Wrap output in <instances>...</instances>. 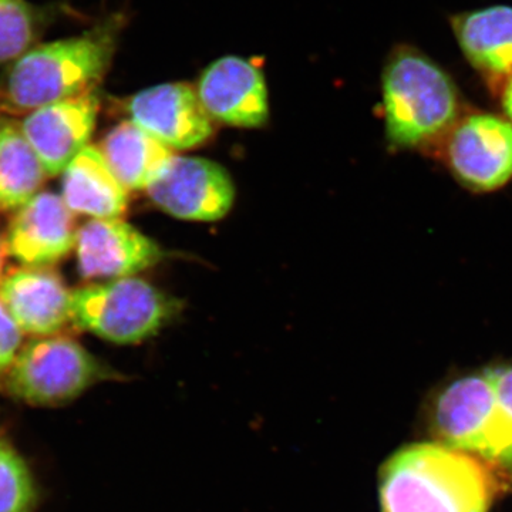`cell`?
Segmentation results:
<instances>
[{
    "instance_id": "4fadbf2b",
    "label": "cell",
    "mask_w": 512,
    "mask_h": 512,
    "mask_svg": "<svg viewBox=\"0 0 512 512\" xmlns=\"http://www.w3.org/2000/svg\"><path fill=\"white\" fill-rule=\"evenodd\" d=\"M70 298L62 279L43 269H18L0 284V302L23 332L52 336L70 318Z\"/></svg>"
},
{
    "instance_id": "e0dca14e",
    "label": "cell",
    "mask_w": 512,
    "mask_h": 512,
    "mask_svg": "<svg viewBox=\"0 0 512 512\" xmlns=\"http://www.w3.org/2000/svg\"><path fill=\"white\" fill-rule=\"evenodd\" d=\"M46 174L22 127L0 128V207L22 208L35 197Z\"/></svg>"
},
{
    "instance_id": "277c9868",
    "label": "cell",
    "mask_w": 512,
    "mask_h": 512,
    "mask_svg": "<svg viewBox=\"0 0 512 512\" xmlns=\"http://www.w3.org/2000/svg\"><path fill=\"white\" fill-rule=\"evenodd\" d=\"M180 305L144 279H113L77 289L70 298V318L79 328L117 345H134L171 322Z\"/></svg>"
},
{
    "instance_id": "5b68a950",
    "label": "cell",
    "mask_w": 512,
    "mask_h": 512,
    "mask_svg": "<svg viewBox=\"0 0 512 512\" xmlns=\"http://www.w3.org/2000/svg\"><path fill=\"white\" fill-rule=\"evenodd\" d=\"M114 373L69 338L33 340L9 367L6 389L33 406H60Z\"/></svg>"
},
{
    "instance_id": "5bb4252c",
    "label": "cell",
    "mask_w": 512,
    "mask_h": 512,
    "mask_svg": "<svg viewBox=\"0 0 512 512\" xmlns=\"http://www.w3.org/2000/svg\"><path fill=\"white\" fill-rule=\"evenodd\" d=\"M451 26L468 63L485 79L503 84L512 76V6L460 13Z\"/></svg>"
},
{
    "instance_id": "52a82bcc",
    "label": "cell",
    "mask_w": 512,
    "mask_h": 512,
    "mask_svg": "<svg viewBox=\"0 0 512 512\" xmlns=\"http://www.w3.org/2000/svg\"><path fill=\"white\" fill-rule=\"evenodd\" d=\"M147 191L157 207L185 221L221 220L235 201L228 171L200 157L175 156Z\"/></svg>"
},
{
    "instance_id": "6da1fadb",
    "label": "cell",
    "mask_w": 512,
    "mask_h": 512,
    "mask_svg": "<svg viewBox=\"0 0 512 512\" xmlns=\"http://www.w3.org/2000/svg\"><path fill=\"white\" fill-rule=\"evenodd\" d=\"M510 477L480 457L420 441L397 448L377 474L380 512H490Z\"/></svg>"
},
{
    "instance_id": "8fae6325",
    "label": "cell",
    "mask_w": 512,
    "mask_h": 512,
    "mask_svg": "<svg viewBox=\"0 0 512 512\" xmlns=\"http://www.w3.org/2000/svg\"><path fill=\"white\" fill-rule=\"evenodd\" d=\"M99 101L87 93L32 111L22 130L42 161L46 173L66 170L80 151L89 146L96 126Z\"/></svg>"
},
{
    "instance_id": "9a60e30c",
    "label": "cell",
    "mask_w": 512,
    "mask_h": 512,
    "mask_svg": "<svg viewBox=\"0 0 512 512\" xmlns=\"http://www.w3.org/2000/svg\"><path fill=\"white\" fill-rule=\"evenodd\" d=\"M62 198L73 214L89 215L94 220L120 218L128 204L126 188L101 151L90 146L64 170Z\"/></svg>"
},
{
    "instance_id": "7402d4cb",
    "label": "cell",
    "mask_w": 512,
    "mask_h": 512,
    "mask_svg": "<svg viewBox=\"0 0 512 512\" xmlns=\"http://www.w3.org/2000/svg\"><path fill=\"white\" fill-rule=\"evenodd\" d=\"M501 107L504 117L512 123V76L501 84Z\"/></svg>"
},
{
    "instance_id": "603a6c76",
    "label": "cell",
    "mask_w": 512,
    "mask_h": 512,
    "mask_svg": "<svg viewBox=\"0 0 512 512\" xmlns=\"http://www.w3.org/2000/svg\"><path fill=\"white\" fill-rule=\"evenodd\" d=\"M3 261H5V249H3L2 242H0V274H2Z\"/></svg>"
},
{
    "instance_id": "ba28073f",
    "label": "cell",
    "mask_w": 512,
    "mask_h": 512,
    "mask_svg": "<svg viewBox=\"0 0 512 512\" xmlns=\"http://www.w3.org/2000/svg\"><path fill=\"white\" fill-rule=\"evenodd\" d=\"M131 121L175 150H190L214 133L210 114L190 84L165 83L136 94L128 103Z\"/></svg>"
},
{
    "instance_id": "8992f818",
    "label": "cell",
    "mask_w": 512,
    "mask_h": 512,
    "mask_svg": "<svg viewBox=\"0 0 512 512\" xmlns=\"http://www.w3.org/2000/svg\"><path fill=\"white\" fill-rule=\"evenodd\" d=\"M439 148L447 170L468 191L488 194L512 180V123L505 117L464 113Z\"/></svg>"
},
{
    "instance_id": "d6986e66",
    "label": "cell",
    "mask_w": 512,
    "mask_h": 512,
    "mask_svg": "<svg viewBox=\"0 0 512 512\" xmlns=\"http://www.w3.org/2000/svg\"><path fill=\"white\" fill-rule=\"evenodd\" d=\"M42 20L28 0H0V66L32 50Z\"/></svg>"
},
{
    "instance_id": "7a4b0ae2",
    "label": "cell",
    "mask_w": 512,
    "mask_h": 512,
    "mask_svg": "<svg viewBox=\"0 0 512 512\" xmlns=\"http://www.w3.org/2000/svg\"><path fill=\"white\" fill-rule=\"evenodd\" d=\"M382 90L387 140L400 150L439 148L464 114L450 74L413 47L390 57Z\"/></svg>"
},
{
    "instance_id": "3957f363",
    "label": "cell",
    "mask_w": 512,
    "mask_h": 512,
    "mask_svg": "<svg viewBox=\"0 0 512 512\" xmlns=\"http://www.w3.org/2000/svg\"><path fill=\"white\" fill-rule=\"evenodd\" d=\"M113 49V35L96 30L29 50L3 77L0 106L32 113L90 93L109 67Z\"/></svg>"
},
{
    "instance_id": "ffe728a7",
    "label": "cell",
    "mask_w": 512,
    "mask_h": 512,
    "mask_svg": "<svg viewBox=\"0 0 512 512\" xmlns=\"http://www.w3.org/2000/svg\"><path fill=\"white\" fill-rule=\"evenodd\" d=\"M37 491L23 458L0 440V512H33Z\"/></svg>"
},
{
    "instance_id": "44dd1931",
    "label": "cell",
    "mask_w": 512,
    "mask_h": 512,
    "mask_svg": "<svg viewBox=\"0 0 512 512\" xmlns=\"http://www.w3.org/2000/svg\"><path fill=\"white\" fill-rule=\"evenodd\" d=\"M22 343V329L0 302V373L6 372L15 362Z\"/></svg>"
},
{
    "instance_id": "7c38bea8",
    "label": "cell",
    "mask_w": 512,
    "mask_h": 512,
    "mask_svg": "<svg viewBox=\"0 0 512 512\" xmlns=\"http://www.w3.org/2000/svg\"><path fill=\"white\" fill-rule=\"evenodd\" d=\"M73 212L62 197L40 192L20 208L10 227L6 249L22 264L45 266L60 261L76 245Z\"/></svg>"
},
{
    "instance_id": "2e32d148",
    "label": "cell",
    "mask_w": 512,
    "mask_h": 512,
    "mask_svg": "<svg viewBox=\"0 0 512 512\" xmlns=\"http://www.w3.org/2000/svg\"><path fill=\"white\" fill-rule=\"evenodd\" d=\"M100 151L126 190H148L175 157L170 147L131 120L113 128Z\"/></svg>"
},
{
    "instance_id": "ac0fdd59",
    "label": "cell",
    "mask_w": 512,
    "mask_h": 512,
    "mask_svg": "<svg viewBox=\"0 0 512 512\" xmlns=\"http://www.w3.org/2000/svg\"><path fill=\"white\" fill-rule=\"evenodd\" d=\"M493 382L495 406L493 434L488 448V463L512 477V359L487 365Z\"/></svg>"
},
{
    "instance_id": "30bf717a",
    "label": "cell",
    "mask_w": 512,
    "mask_h": 512,
    "mask_svg": "<svg viewBox=\"0 0 512 512\" xmlns=\"http://www.w3.org/2000/svg\"><path fill=\"white\" fill-rule=\"evenodd\" d=\"M77 261L87 279H120L144 271L161 258L153 239L120 218L92 220L77 232Z\"/></svg>"
},
{
    "instance_id": "9c48e42d",
    "label": "cell",
    "mask_w": 512,
    "mask_h": 512,
    "mask_svg": "<svg viewBox=\"0 0 512 512\" xmlns=\"http://www.w3.org/2000/svg\"><path fill=\"white\" fill-rule=\"evenodd\" d=\"M211 119L235 127H261L269 116L264 74L248 60L225 56L201 74L197 87Z\"/></svg>"
}]
</instances>
